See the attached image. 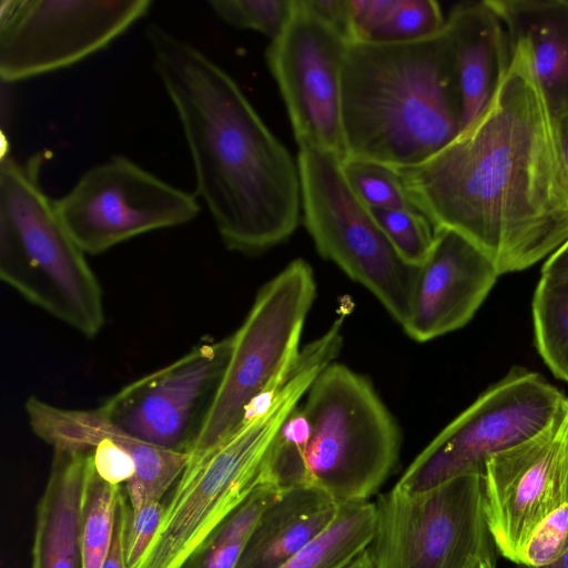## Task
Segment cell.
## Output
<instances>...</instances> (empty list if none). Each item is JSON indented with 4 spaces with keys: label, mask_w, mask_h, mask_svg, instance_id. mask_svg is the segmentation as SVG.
<instances>
[{
    "label": "cell",
    "mask_w": 568,
    "mask_h": 568,
    "mask_svg": "<svg viewBox=\"0 0 568 568\" xmlns=\"http://www.w3.org/2000/svg\"><path fill=\"white\" fill-rule=\"evenodd\" d=\"M40 160L0 164V277L31 304L94 337L105 322L101 285L41 187Z\"/></svg>",
    "instance_id": "5b68a950"
},
{
    "label": "cell",
    "mask_w": 568,
    "mask_h": 568,
    "mask_svg": "<svg viewBox=\"0 0 568 568\" xmlns=\"http://www.w3.org/2000/svg\"><path fill=\"white\" fill-rule=\"evenodd\" d=\"M541 276L568 277V239L547 257Z\"/></svg>",
    "instance_id": "e575fe53"
},
{
    "label": "cell",
    "mask_w": 568,
    "mask_h": 568,
    "mask_svg": "<svg viewBox=\"0 0 568 568\" xmlns=\"http://www.w3.org/2000/svg\"><path fill=\"white\" fill-rule=\"evenodd\" d=\"M144 34L189 149L194 194L226 248L257 254L288 240L302 216L297 159L207 53L155 22Z\"/></svg>",
    "instance_id": "7a4b0ae2"
},
{
    "label": "cell",
    "mask_w": 568,
    "mask_h": 568,
    "mask_svg": "<svg viewBox=\"0 0 568 568\" xmlns=\"http://www.w3.org/2000/svg\"><path fill=\"white\" fill-rule=\"evenodd\" d=\"M280 493L267 485L255 488L179 568H236L257 520Z\"/></svg>",
    "instance_id": "cb8c5ba5"
},
{
    "label": "cell",
    "mask_w": 568,
    "mask_h": 568,
    "mask_svg": "<svg viewBox=\"0 0 568 568\" xmlns=\"http://www.w3.org/2000/svg\"><path fill=\"white\" fill-rule=\"evenodd\" d=\"M568 549V505L554 511L531 536L524 567L541 568L560 559Z\"/></svg>",
    "instance_id": "4dcf8cb0"
},
{
    "label": "cell",
    "mask_w": 568,
    "mask_h": 568,
    "mask_svg": "<svg viewBox=\"0 0 568 568\" xmlns=\"http://www.w3.org/2000/svg\"><path fill=\"white\" fill-rule=\"evenodd\" d=\"M481 568H494V565L486 564Z\"/></svg>",
    "instance_id": "f35d334b"
},
{
    "label": "cell",
    "mask_w": 568,
    "mask_h": 568,
    "mask_svg": "<svg viewBox=\"0 0 568 568\" xmlns=\"http://www.w3.org/2000/svg\"><path fill=\"white\" fill-rule=\"evenodd\" d=\"M345 568H373V561L369 549L367 548L366 550H364Z\"/></svg>",
    "instance_id": "8d00e7d4"
},
{
    "label": "cell",
    "mask_w": 568,
    "mask_h": 568,
    "mask_svg": "<svg viewBox=\"0 0 568 568\" xmlns=\"http://www.w3.org/2000/svg\"><path fill=\"white\" fill-rule=\"evenodd\" d=\"M232 335L125 385L99 408L116 426L155 446L187 453L224 374Z\"/></svg>",
    "instance_id": "9a60e30c"
},
{
    "label": "cell",
    "mask_w": 568,
    "mask_h": 568,
    "mask_svg": "<svg viewBox=\"0 0 568 568\" xmlns=\"http://www.w3.org/2000/svg\"><path fill=\"white\" fill-rule=\"evenodd\" d=\"M316 295L311 265L297 258L258 291L240 328L224 374L189 454L213 449L243 424L253 402L270 406L300 357L307 313Z\"/></svg>",
    "instance_id": "8992f818"
},
{
    "label": "cell",
    "mask_w": 568,
    "mask_h": 568,
    "mask_svg": "<svg viewBox=\"0 0 568 568\" xmlns=\"http://www.w3.org/2000/svg\"><path fill=\"white\" fill-rule=\"evenodd\" d=\"M304 2L348 40L349 0H304Z\"/></svg>",
    "instance_id": "836d02e7"
},
{
    "label": "cell",
    "mask_w": 568,
    "mask_h": 568,
    "mask_svg": "<svg viewBox=\"0 0 568 568\" xmlns=\"http://www.w3.org/2000/svg\"><path fill=\"white\" fill-rule=\"evenodd\" d=\"M494 99L426 161L394 169L412 205L474 243L499 275L524 271L568 239V174L525 43Z\"/></svg>",
    "instance_id": "6da1fadb"
},
{
    "label": "cell",
    "mask_w": 568,
    "mask_h": 568,
    "mask_svg": "<svg viewBox=\"0 0 568 568\" xmlns=\"http://www.w3.org/2000/svg\"><path fill=\"white\" fill-rule=\"evenodd\" d=\"M485 511L494 545L524 566L538 527L568 505V397L537 435L487 459Z\"/></svg>",
    "instance_id": "5bb4252c"
},
{
    "label": "cell",
    "mask_w": 568,
    "mask_h": 568,
    "mask_svg": "<svg viewBox=\"0 0 568 568\" xmlns=\"http://www.w3.org/2000/svg\"><path fill=\"white\" fill-rule=\"evenodd\" d=\"M446 18L435 0H365L358 13L361 42L410 43L440 34Z\"/></svg>",
    "instance_id": "603a6c76"
},
{
    "label": "cell",
    "mask_w": 568,
    "mask_h": 568,
    "mask_svg": "<svg viewBox=\"0 0 568 568\" xmlns=\"http://www.w3.org/2000/svg\"><path fill=\"white\" fill-rule=\"evenodd\" d=\"M26 413L32 432L54 446L92 449L95 470L108 483H125L131 508L161 500L184 469L189 453L146 443L113 424L98 408H63L30 396Z\"/></svg>",
    "instance_id": "2e32d148"
},
{
    "label": "cell",
    "mask_w": 568,
    "mask_h": 568,
    "mask_svg": "<svg viewBox=\"0 0 568 568\" xmlns=\"http://www.w3.org/2000/svg\"><path fill=\"white\" fill-rule=\"evenodd\" d=\"M306 394L308 485L338 505L367 501L398 460L396 423L371 383L342 364L327 365Z\"/></svg>",
    "instance_id": "52a82bcc"
},
{
    "label": "cell",
    "mask_w": 568,
    "mask_h": 568,
    "mask_svg": "<svg viewBox=\"0 0 568 568\" xmlns=\"http://www.w3.org/2000/svg\"><path fill=\"white\" fill-rule=\"evenodd\" d=\"M297 164L303 222L317 252L371 291L403 325L420 266L407 263L389 243L347 184L339 158L302 148Z\"/></svg>",
    "instance_id": "ba28073f"
},
{
    "label": "cell",
    "mask_w": 568,
    "mask_h": 568,
    "mask_svg": "<svg viewBox=\"0 0 568 568\" xmlns=\"http://www.w3.org/2000/svg\"><path fill=\"white\" fill-rule=\"evenodd\" d=\"M444 31L449 40L463 103V130L489 105L510 64L504 24L484 1L452 8Z\"/></svg>",
    "instance_id": "ac0fdd59"
},
{
    "label": "cell",
    "mask_w": 568,
    "mask_h": 568,
    "mask_svg": "<svg viewBox=\"0 0 568 568\" xmlns=\"http://www.w3.org/2000/svg\"><path fill=\"white\" fill-rule=\"evenodd\" d=\"M375 527V504L339 505L333 523L280 568H345L368 548Z\"/></svg>",
    "instance_id": "7402d4cb"
},
{
    "label": "cell",
    "mask_w": 568,
    "mask_h": 568,
    "mask_svg": "<svg viewBox=\"0 0 568 568\" xmlns=\"http://www.w3.org/2000/svg\"><path fill=\"white\" fill-rule=\"evenodd\" d=\"M509 44H526L554 122L568 113V0H487Z\"/></svg>",
    "instance_id": "ffe728a7"
},
{
    "label": "cell",
    "mask_w": 568,
    "mask_h": 568,
    "mask_svg": "<svg viewBox=\"0 0 568 568\" xmlns=\"http://www.w3.org/2000/svg\"><path fill=\"white\" fill-rule=\"evenodd\" d=\"M53 202L67 231L91 255L149 232L190 223L201 211L194 193L124 155L91 166Z\"/></svg>",
    "instance_id": "8fae6325"
},
{
    "label": "cell",
    "mask_w": 568,
    "mask_h": 568,
    "mask_svg": "<svg viewBox=\"0 0 568 568\" xmlns=\"http://www.w3.org/2000/svg\"><path fill=\"white\" fill-rule=\"evenodd\" d=\"M129 508L130 503L125 488L121 486L116 497L112 541L101 568H128L124 554V535Z\"/></svg>",
    "instance_id": "d6a6232c"
},
{
    "label": "cell",
    "mask_w": 568,
    "mask_h": 568,
    "mask_svg": "<svg viewBox=\"0 0 568 568\" xmlns=\"http://www.w3.org/2000/svg\"><path fill=\"white\" fill-rule=\"evenodd\" d=\"M376 506L373 568H481L494 565L479 474L416 494L395 487Z\"/></svg>",
    "instance_id": "9c48e42d"
},
{
    "label": "cell",
    "mask_w": 568,
    "mask_h": 568,
    "mask_svg": "<svg viewBox=\"0 0 568 568\" xmlns=\"http://www.w3.org/2000/svg\"><path fill=\"white\" fill-rule=\"evenodd\" d=\"M293 0H213L209 4L226 24L256 31L273 40L284 28Z\"/></svg>",
    "instance_id": "f546056e"
},
{
    "label": "cell",
    "mask_w": 568,
    "mask_h": 568,
    "mask_svg": "<svg viewBox=\"0 0 568 568\" xmlns=\"http://www.w3.org/2000/svg\"><path fill=\"white\" fill-rule=\"evenodd\" d=\"M378 226L409 264L422 266L434 242V227L415 209H369Z\"/></svg>",
    "instance_id": "f1b7e54d"
},
{
    "label": "cell",
    "mask_w": 568,
    "mask_h": 568,
    "mask_svg": "<svg viewBox=\"0 0 568 568\" xmlns=\"http://www.w3.org/2000/svg\"><path fill=\"white\" fill-rule=\"evenodd\" d=\"M498 276L493 262L468 239L450 229H434L433 246L403 324L405 333L427 342L465 326Z\"/></svg>",
    "instance_id": "e0dca14e"
},
{
    "label": "cell",
    "mask_w": 568,
    "mask_h": 568,
    "mask_svg": "<svg viewBox=\"0 0 568 568\" xmlns=\"http://www.w3.org/2000/svg\"><path fill=\"white\" fill-rule=\"evenodd\" d=\"M541 568H568V549H567L566 554L560 559H558L556 562H554L549 566H546V567H541Z\"/></svg>",
    "instance_id": "74e56055"
},
{
    "label": "cell",
    "mask_w": 568,
    "mask_h": 568,
    "mask_svg": "<svg viewBox=\"0 0 568 568\" xmlns=\"http://www.w3.org/2000/svg\"><path fill=\"white\" fill-rule=\"evenodd\" d=\"M329 363L324 347L307 345L266 412L245 422L213 449L189 454L163 503L159 529L135 568H179L261 486L262 463L273 438Z\"/></svg>",
    "instance_id": "277c9868"
},
{
    "label": "cell",
    "mask_w": 568,
    "mask_h": 568,
    "mask_svg": "<svg viewBox=\"0 0 568 568\" xmlns=\"http://www.w3.org/2000/svg\"><path fill=\"white\" fill-rule=\"evenodd\" d=\"M121 485L105 481L95 470L93 457L88 464L82 496V542L84 568H101L109 552Z\"/></svg>",
    "instance_id": "484cf974"
},
{
    "label": "cell",
    "mask_w": 568,
    "mask_h": 568,
    "mask_svg": "<svg viewBox=\"0 0 568 568\" xmlns=\"http://www.w3.org/2000/svg\"><path fill=\"white\" fill-rule=\"evenodd\" d=\"M531 310L536 348L552 374L568 383V277L540 276Z\"/></svg>",
    "instance_id": "d4e9b609"
},
{
    "label": "cell",
    "mask_w": 568,
    "mask_h": 568,
    "mask_svg": "<svg viewBox=\"0 0 568 568\" xmlns=\"http://www.w3.org/2000/svg\"><path fill=\"white\" fill-rule=\"evenodd\" d=\"M558 150L568 174V113L554 122Z\"/></svg>",
    "instance_id": "d590c367"
},
{
    "label": "cell",
    "mask_w": 568,
    "mask_h": 568,
    "mask_svg": "<svg viewBox=\"0 0 568 568\" xmlns=\"http://www.w3.org/2000/svg\"><path fill=\"white\" fill-rule=\"evenodd\" d=\"M348 42L304 0H293L287 22L265 54L298 149L324 151L341 160L346 156L342 71Z\"/></svg>",
    "instance_id": "4fadbf2b"
},
{
    "label": "cell",
    "mask_w": 568,
    "mask_h": 568,
    "mask_svg": "<svg viewBox=\"0 0 568 568\" xmlns=\"http://www.w3.org/2000/svg\"><path fill=\"white\" fill-rule=\"evenodd\" d=\"M161 500L150 501L138 509L129 508L124 554L128 568H135L150 547L163 517Z\"/></svg>",
    "instance_id": "1f68e13d"
},
{
    "label": "cell",
    "mask_w": 568,
    "mask_h": 568,
    "mask_svg": "<svg viewBox=\"0 0 568 568\" xmlns=\"http://www.w3.org/2000/svg\"><path fill=\"white\" fill-rule=\"evenodd\" d=\"M346 156L419 164L463 131V103L443 31L410 43L349 41L342 71Z\"/></svg>",
    "instance_id": "3957f363"
},
{
    "label": "cell",
    "mask_w": 568,
    "mask_h": 568,
    "mask_svg": "<svg viewBox=\"0 0 568 568\" xmlns=\"http://www.w3.org/2000/svg\"><path fill=\"white\" fill-rule=\"evenodd\" d=\"M341 169L354 194L368 209H415L393 168L345 156L341 160Z\"/></svg>",
    "instance_id": "83f0119b"
},
{
    "label": "cell",
    "mask_w": 568,
    "mask_h": 568,
    "mask_svg": "<svg viewBox=\"0 0 568 568\" xmlns=\"http://www.w3.org/2000/svg\"><path fill=\"white\" fill-rule=\"evenodd\" d=\"M566 399L539 373L513 366L422 450L395 488L416 494L462 475L483 476L488 458L541 432Z\"/></svg>",
    "instance_id": "30bf717a"
},
{
    "label": "cell",
    "mask_w": 568,
    "mask_h": 568,
    "mask_svg": "<svg viewBox=\"0 0 568 568\" xmlns=\"http://www.w3.org/2000/svg\"><path fill=\"white\" fill-rule=\"evenodd\" d=\"M151 0H3L0 79L65 69L105 49L150 11Z\"/></svg>",
    "instance_id": "7c38bea8"
},
{
    "label": "cell",
    "mask_w": 568,
    "mask_h": 568,
    "mask_svg": "<svg viewBox=\"0 0 568 568\" xmlns=\"http://www.w3.org/2000/svg\"><path fill=\"white\" fill-rule=\"evenodd\" d=\"M338 509L329 495L312 485L281 490L257 520L236 568H280L321 535Z\"/></svg>",
    "instance_id": "44dd1931"
},
{
    "label": "cell",
    "mask_w": 568,
    "mask_h": 568,
    "mask_svg": "<svg viewBox=\"0 0 568 568\" xmlns=\"http://www.w3.org/2000/svg\"><path fill=\"white\" fill-rule=\"evenodd\" d=\"M91 448L54 446L36 513L31 568H84L82 496Z\"/></svg>",
    "instance_id": "d6986e66"
},
{
    "label": "cell",
    "mask_w": 568,
    "mask_h": 568,
    "mask_svg": "<svg viewBox=\"0 0 568 568\" xmlns=\"http://www.w3.org/2000/svg\"><path fill=\"white\" fill-rule=\"evenodd\" d=\"M310 426L302 406H296L282 424L264 456L261 485L278 490L308 485L305 450Z\"/></svg>",
    "instance_id": "4316f807"
}]
</instances>
